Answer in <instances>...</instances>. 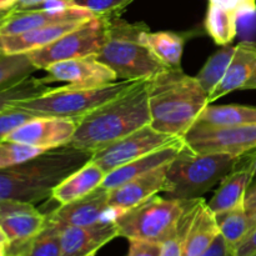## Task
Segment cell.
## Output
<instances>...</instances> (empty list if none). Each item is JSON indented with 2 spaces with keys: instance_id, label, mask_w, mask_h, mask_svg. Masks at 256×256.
I'll list each match as a JSON object with an SVG mask.
<instances>
[{
  "instance_id": "cell-24",
  "label": "cell",
  "mask_w": 256,
  "mask_h": 256,
  "mask_svg": "<svg viewBox=\"0 0 256 256\" xmlns=\"http://www.w3.org/2000/svg\"><path fill=\"white\" fill-rule=\"evenodd\" d=\"M139 39L164 66L180 68L185 45L182 35L172 32H152L145 29L140 32Z\"/></svg>"
},
{
  "instance_id": "cell-16",
  "label": "cell",
  "mask_w": 256,
  "mask_h": 256,
  "mask_svg": "<svg viewBox=\"0 0 256 256\" xmlns=\"http://www.w3.org/2000/svg\"><path fill=\"white\" fill-rule=\"evenodd\" d=\"M169 164L145 172L116 189L109 190V205L115 212V216L135 208L149 198L162 192Z\"/></svg>"
},
{
  "instance_id": "cell-46",
  "label": "cell",
  "mask_w": 256,
  "mask_h": 256,
  "mask_svg": "<svg viewBox=\"0 0 256 256\" xmlns=\"http://www.w3.org/2000/svg\"><path fill=\"white\" fill-rule=\"evenodd\" d=\"M250 225H252V230L256 228V212L252 216H250ZM252 230H250V232H252Z\"/></svg>"
},
{
  "instance_id": "cell-13",
  "label": "cell",
  "mask_w": 256,
  "mask_h": 256,
  "mask_svg": "<svg viewBox=\"0 0 256 256\" xmlns=\"http://www.w3.org/2000/svg\"><path fill=\"white\" fill-rule=\"evenodd\" d=\"M46 84L64 82L72 88H98L118 82L114 70L102 64L95 56L76 58L49 65L45 69Z\"/></svg>"
},
{
  "instance_id": "cell-45",
  "label": "cell",
  "mask_w": 256,
  "mask_h": 256,
  "mask_svg": "<svg viewBox=\"0 0 256 256\" xmlns=\"http://www.w3.org/2000/svg\"><path fill=\"white\" fill-rule=\"evenodd\" d=\"M252 89H256V69H255L254 74L252 75V78L248 80V82L245 84L244 89L242 90H252Z\"/></svg>"
},
{
  "instance_id": "cell-38",
  "label": "cell",
  "mask_w": 256,
  "mask_h": 256,
  "mask_svg": "<svg viewBox=\"0 0 256 256\" xmlns=\"http://www.w3.org/2000/svg\"><path fill=\"white\" fill-rule=\"evenodd\" d=\"M200 256H235V248L229 244L222 234H219L212 244Z\"/></svg>"
},
{
  "instance_id": "cell-34",
  "label": "cell",
  "mask_w": 256,
  "mask_h": 256,
  "mask_svg": "<svg viewBox=\"0 0 256 256\" xmlns=\"http://www.w3.org/2000/svg\"><path fill=\"white\" fill-rule=\"evenodd\" d=\"M32 118L35 116L30 112L14 106H10L5 109L4 112H0V142L6 140V138L16 128L32 120Z\"/></svg>"
},
{
  "instance_id": "cell-3",
  "label": "cell",
  "mask_w": 256,
  "mask_h": 256,
  "mask_svg": "<svg viewBox=\"0 0 256 256\" xmlns=\"http://www.w3.org/2000/svg\"><path fill=\"white\" fill-rule=\"evenodd\" d=\"M92 156V152L66 145L0 170V199H14L32 204L49 199L55 188L89 162Z\"/></svg>"
},
{
  "instance_id": "cell-23",
  "label": "cell",
  "mask_w": 256,
  "mask_h": 256,
  "mask_svg": "<svg viewBox=\"0 0 256 256\" xmlns=\"http://www.w3.org/2000/svg\"><path fill=\"white\" fill-rule=\"evenodd\" d=\"M105 172L100 166L90 160L80 169L62 180L52 192V199L59 205L69 204L78 199L92 194L102 186L105 179Z\"/></svg>"
},
{
  "instance_id": "cell-2",
  "label": "cell",
  "mask_w": 256,
  "mask_h": 256,
  "mask_svg": "<svg viewBox=\"0 0 256 256\" xmlns=\"http://www.w3.org/2000/svg\"><path fill=\"white\" fill-rule=\"evenodd\" d=\"M146 80H140L132 89L78 122L70 146L94 154L140 128L150 125Z\"/></svg>"
},
{
  "instance_id": "cell-1",
  "label": "cell",
  "mask_w": 256,
  "mask_h": 256,
  "mask_svg": "<svg viewBox=\"0 0 256 256\" xmlns=\"http://www.w3.org/2000/svg\"><path fill=\"white\" fill-rule=\"evenodd\" d=\"M150 126L184 138L208 104V94L196 78L180 68H165L146 80Z\"/></svg>"
},
{
  "instance_id": "cell-20",
  "label": "cell",
  "mask_w": 256,
  "mask_h": 256,
  "mask_svg": "<svg viewBox=\"0 0 256 256\" xmlns=\"http://www.w3.org/2000/svg\"><path fill=\"white\" fill-rule=\"evenodd\" d=\"M86 22L88 20H78V22H60V24L29 30V32L18 35L0 36V52L2 55L28 54L30 52L46 46L50 42L59 39L66 32L76 29Z\"/></svg>"
},
{
  "instance_id": "cell-6",
  "label": "cell",
  "mask_w": 256,
  "mask_h": 256,
  "mask_svg": "<svg viewBox=\"0 0 256 256\" xmlns=\"http://www.w3.org/2000/svg\"><path fill=\"white\" fill-rule=\"evenodd\" d=\"M140 80H118L98 88H72L70 85L49 89L32 99L12 102V106L34 116H50L78 122L122 92L132 89Z\"/></svg>"
},
{
  "instance_id": "cell-36",
  "label": "cell",
  "mask_w": 256,
  "mask_h": 256,
  "mask_svg": "<svg viewBox=\"0 0 256 256\" xmlns=\"http://www.w3.org/2000/svg\"><path fill=\"white\" fill-rule=\"evenodd\" d=\"M162 244L142 240H129L128 256H160Z\"/></svg>"
},
{
  "instance_id": "cell-25",
  "label": "cell",
  "mask_w": 256,
  "mask_h": 256,
  "mask_svg": "<svg viewBox=\"0 0 256 256\" xmlns=\"http://www.w3.org/2000/svg\"><path fill=\"white\" fill-rule=\"evenodd\" d=\"M256 108L246 105L208 104L194 125L204 128H229L255 124Z\"/></svg>"
},
{
  "instance_id": "cell-15",
  "label": "cell",
  "mask_w": 256,
  "mask_h": 256,
  "mask_svg": "<svg viewBox=\"0 0 256 256\" xmlns=\"http://www.w3.org/2000/svg\"><path fill=\"white\" fill-rule=\"evenodd\" d=\"M115 212L109 205V192L98 188L86 196L52 210L46 219L62 226H90L114 220Z\"/></svg>"
},
{
  "instance_id": "cell-11",
  "label": "cell",
  "mask_w": 256,
  "mask_h": 256,
  "mask_svg": "<svg viewBox=\"0 0 256 256\" xmlns=\"http://www.w3.org/2000/svg\"><path fill=\"white\" fill-rule=\"evenodd\" d=\"M46 225V215L34 204L14 199H0V226L10 242L8 254L15 252L36 236Z\"/></svg>"
},
{
  "instance_id": "cell-41",
  "label": "cell",
  "mask_w": 256,
  "mask_h": 256,
  "mask_svg": "<svg viewBox=\"0 0 256 256\" xmlns=\"http://www.w3.org/2000/svg\"><path fill=\"white\" fill-rule=\"evenodd\" d=\"M49 2H62L70 4L72 0H19V2H18V5L15 6V9H32V8H38L40 6V5Z\"/></svg>"
},
{
  "instance_id": "cell-48",
  "label": "cell",
  "mask_w": 256,
  "mask_h": 256,
  "mask_svg": "<svg viewBox=\"0 0 256 256\" xmlns=\"http://www.w3.org/2000/svg\"><path fill=\"white\" fill-rule=\"evenodd\" d=\"M9 12L10 10H8V12H0V22H2V20L4 19L8 14H9Z\"/></svg>"
},
{
  "instance_id": "cell-33",
  "label": "cell",
  "mask_w": 256,
  "mask_h": 256,
  "mask_svg": "<svg viewBox=\"0 0 256 256\" xmlns=\"http://www.w3.org/2000/svg\"><path fill=\"white\" fill-rule=\"evenodd\" d=\"M134 0H72V6L88 10L95 16H112Z\"/></svg>"
},
{
  "instance_id": "cell-37",
  "label": "cell",
  "mask_w": 256,
  "mask_h": 256,
  "mask_svg": "<svg viewBox=\"0 0 256 256\" xmlns=\"http://www.w3.org/2000/svg\"><path fill=\"white\" fill-rule=\"evenodd\" d=\"M212 2L222 5L226 9L232 10L238 15L254 14L256 12V0H210Z\"/></svg>"
},
{
  "instance_id": "cell-7",
  "label": "cell",
  "mask_w": 256,
  "mask_h": 256,
  "mask_svg": "<svg viewBox=\"0 0 256 256\" xmlns=\"http://www.w3.org/2000/svg\"><path fill=\"white\" fill-rule=\"evenodd\" d=\"M192 200L170 199L159 194L154 195L114 218L118 234L128 240L162 244L176 232L182 214Z\"/></svg>"
},
{
  "instance_id": "cell-29",
  "label": "cell",
  "mask_w": 256,
  "mask_h": 256,
  "mask_svg": "<svg viewBox=\"0 0 256 256\" xmlns=\"http://www.w3.org/2000/svg\"><path fill=\"white\" fill-rule=\"evenodd\" d=\"M220 234L229 244L236 246L252 230L250 218L248 216L244 206L235 208L228 212L215 214Z\"/></svg>"
},
{
  "instance_id": "cell-4",
  "label": "cell",
  "mask_w": 256,
  "mask_h": 256,
  "mask_svg": "<svg viewBox=\"0 0 256 256\" xmlns=\"http://www.w3.org/2000/svg\"><path fill=\"white\" fill-rule=\"evenodd\" d=\"M239 159L226 152H198L185 144L169 164L162 192L170 199H199L220 184Z\"/></svg>"
},
{
  "instance_id": "cell-47",
  "label": "cell",
  "mask_w": 256,
  "mask_h": 256,
  "mask_svg": "<svg viewBox=\"0 0 256 256\" xmlns=\"http://www.w3.org/2000/svg\"><path fill=\"white\" fill-rule=\"evenodd\" d=\"M0 256H8V249L2 245H0Z\"/></svg>"
},
{
  "instance_id": "cell-12",
  "label": "cell",
  "mask_w": 256,
  "mask_h": 256,
  "mask_svg": "<svg viewBox=\"0 0 256 256\" xmlns=\"http://www.w3.org/2000/svg\"><path fill=\"white\" fill-rule=\"evenodd\" d=\"M88 10L76 6L32 8V9H12L0 22V36L18 35L38 28L49 26L60 22L89 20L94 18Z\"/></svg>"
},
{
  "instance_id": "cell-32",
  "label": "cell",
  "mask_w": 256,
  "mask_h": 256,
  "mask_svg": "<svg viewBox=\"0 0 256 256\" xmlns=\"http://www.w3.org/2000/svg\"><path fill=\"white\" fill-rule=\"evenodd\" d=\"M42 152H45V150L32 145L10 142V140L0 142V170L34 159Z\"/></svg>"
},
{
  "instance_id": "cell-51",
  "label": "cell",
  "mask_w": 256,
  "mask_h": 256,
  "mask_svg": "<svg viewBox=\"0 0 256 256\" xmlns=\"http://www.w3.org/2000/svg\"><path fill=\"white\" fill-rule=\"evenodd\" d=\"M88 256H95V254H92V255H88Z\"/></svg>"
},
{
  "instance_id": "cell-28",
  "label": "cell",
  "mask_w": 256,
  "mask_h": 256,
  "mask_svg": "<svg viewBox=\"0 0 256 256\" xmlns=\"http://www.w3.org/2000/svg\"><path fill=\"white\" fill-rule=\"evenodd\" d=\"M60 230L62 226L54 222L46 219L44 229L12 254L22 256H62V242H60Z\"/></svg>"
},
{
  "instance_id": "cell-19",
  "label": "cell",
  "mask_w": 256,
  "mask_h": 256,
  "mask_svg": "<svg viewBox=\"0 0 256 256\" xmlns=\"http://www.w3.org/2000/svg\"><path fill=\"white\" fill-rule=\"evenodd\" d=\"M184 145L185 142L182 139L180 142H175V144L155 150V152H150V154L144 155V156L139 158V159L132 160V162L108 172L100 188L108 190V192L116 189V188L122 186L125 182H130L132 179H135V178L140 176V175L145 174V172H149L152 170L156 169V168L169 164L182 152Z\"/></svg>"
},
{
  "instance_id": "cell-31",
  "label": "cell",
  "mask_w": 256,
  "mask_h": 256,
  "mask_svg": "<svg viewBox=\"0 0 256 256\" xmlns=\"http://www.w3.org/2000/svg\"><path fill=\"white\" fill-rule=\"evenodd\" d=\"M50 88L48 86L44 79L38 78H28L22 82H18L14 86L0 92V112L12 106V102H20V100L32 99V98L42 95V92H48Z\"/></svg>"
},
{
  "instance_id": "cell-26",
  "label": "cell",
  "mask_w": 256,
  "mask_h": 256,
  "mask_svg": "<svg viewBox=\"0 0 256 256\" xmlns=\"http://www.w3.org/2000/svg\"><path fill=\"white\" fill-rule=\"evenodd\" d=\"M239 15L216 2H210L208 8L205 28L210 36L218 45H230L238 32Z\"/></svg>"
},
{
  "instance_id": "cell-14",
  "label": "cell",
  "mask_w": 256,
  "mask_h": 256,
  "mask_svg": "<svg viewBox=\"0 0 256 256\" xmlns=\"http://www.w3.org/2000/svg\"><path fill=\"white\" fill-rule=\"evenodd\" d=\"M76 130L72 120L50 116H35L14 130L6 140L32 145L39 149L52 150L70 144Z\"/></svg>"
},
{
  "instance_id": "cell-39",
  "label": "cell",
  "mask_w": 256,
  "mask_h": 256,
  "mask_svg": "<svg viewBox=\"0 0 256 256\" xmlns=\"http://www.w3.org/2000/svg\"><path fill=\"white\" fill-rule=\"evenodd\" d=\"M256 252V228L235 246V256H249Z\"/></svg>"
},
{
  "instance_id": "cell-22",
  "label": "cell",
  "mask_w": 256,
  "mask_h": 256,
  "mask_svg": "<svg viewBox=\"0 0 256 256\" xmlns=\"http://www.w3.org/2000/svg\"><path fill=\"white\" fill-rule=\"evenodd\" d=\"M256 69V42H242L235 46L234 55L224 78L209 96V102L235 92L242 90Z\"/></svg>"
},
{
  "instance_id": "cell-27",
  "label": "cell",
  "mask_w": 256,
  "mask_h": 256,
  "mask_svg": "<svg viewBox=\"0 0 256 256\" xmlns=\"http://www.w3.org/2000/svg\"><path fill=\"white\" fill-rule=\"evenodd\" d=\"M234 52L235 46H232V45L222 46V49L215 52L206 60L199 74L195 76L199 84L202 85V89H204V92L208 94V99L214 92V90L216 89L218 85L220 84V82L224 78L228 66H229L230 62L232 59Z\"/></svg>"
},
{
  "instance_id": "cell-5",
  "label": "cell",
  "mask_w": 256,
  "mask_h": 256,
  "mask_svg": "<svg viewBox=\"0 0 256 256\" xmlns=\"http://www.w3.org/2000/svg\"><path fill=\"white\" fill-rule=\"evenodd\" d=\"M144 24H132L119 18H108L106 39L96 59L108 65L120 80L150 79L165 68L139 36Z\"/></svg>"
},
{
  "instance_id": "cell-17",
  "label": "cell",
  "mask_w": 256,
  "mask_h": 256,
  "mask_svg": "<svg viewBox=\"0 0 256 256\" xmlns=\"http://www.w3.org/2000/svg\"><path fill=\"white\" fill-rule=\"evenodd\" d=\"M62 226V225H60ZM119 236L114 220L90 226H62V256H88Z\"/></svg>"
},
{
  "instance_id": "cell-9",
  "label": "cell",
  "mask_w": 256,
  "mask_h": 256,
  "mask_svg": "<svg viewBox=\"0 0 256 256\" xmlns=\"http://www.w3.org/2000/svg\"><path fill=\"white\" fill-rule=\"evenodd\" d=\"M182 139L184 138L164 134L155 130L150 125H145L128 136L112 142L109 146L95 152L92 156V162L102 168L105 174H108L132 160L175 144Z\"/></svg>"
},
{
  "instance_id": "cell-40",
  "label": "cell",
  "mask_w": 256,
  "mask_h": 256,
  "mask_svg": "<svg viewBox=\"0 0 256 256\" xmlns=\"http://www.w3.org/2000/svg\"><path fill=\"white\" fill-rule=\"evenodd\" d=\"M244 209L248 216H252L256 212V182H252L248 188L246 195H245Z\"/></svg>"
},
{
  "instance_id": "cell-18",
  "label": "cell",
  "mask_w": 256,
  "mask_h": 256,
  "mask_svg": "<svg viewBox=\"0 0 256 256\" xmlns=\"http://www.w3.org/2000/svg\"><path fill=\"white\" fill-rule=\"evenodd\" d=\"M220 234L215 214L202 198L195 199L184 234L182 256H200Z\"/></svg>"
},
{
  "instance_id": "cell-42",
  "label": "cell",
  "mask_w": 256,
  "mask_h": 256,
  "mask_svg": "<svg viewBox=\"0 0 256 256\" xmlns=\"http://www.w3.org/2000/svg\"><path fill=\"white\" fill-rule=\"evenodd\" d=\"M242 158H244V160L246 162V164L249 165L250 169H252V182H256V150H254V152H248V154H245V155H242Z\"/></svg>"
},
{
  "instance_id": "cell-30",
  "label": "cell",
  "mask_w": 256,
  "mask_h": 256,
  "mask_svg": "<svg viewBox=\"0 0 256 256\" xmlns=\"http://www.w3.org/2000/svg\"><path fill=\"white\" fill-rule=\"evenodd\" d=\"M36 68L26 54L2 55L0 56V92L14 86L32 76Z\"/></svg>"
},
{
  "instance_id": "cell-21",
  "label": "cell",
  "mask_w": 256,
  "mask_h": 256,
  "mask_svg": "<svg viewBox=\"0 0 256 256\" xmlns=\"http://www.w3.org/2000/svg\"><path fill=\"white\" fill-rule=\"evenodd\" d=\"M252 182V169L244 158L240 156L234 170L222 180L214 196L208 202V206L214 214L244 206L245 195Z\"/></svg>"
},
{
  "instance_id": "cell-43",
  "label": "cell",
  "mask_w": 256,
  "mask_h": 256,
  "mask_svg": "<svg viewBox=\"0 0 256 256\" xmlns=\"http://www.w3.org/2000/svg\"><path fill=\"white\" fill-rule=\"evenodd\" d=\"M19 0H0V12H8L14 9Z\"/></svg>"
},
{
  "instance_id": "cell-50",
  "label": "cell",
  "mask_w": 256,
  "mask_h": 256,
  "mask_svg": "<svg viewBox=\"0 0 256 256\" xmlns=\"http://www.w3.org/2000/svg\"><path fill=\"white\" fill-rule=\"evenodd\" d=\"M249 256H256V252H254V254H252V255H249Z\"/></svg>"
},
{
  "instance_id": "cell-49",
  "label": "cell",
  "mask_w": 256,
  "mask_h": 256,
  "mask_svg": "<svg viewBox=\"0 0 256 256\" xmlns=\"http://www.w3.org/2000/svg\"><path fill=\"white\" fill-rule=\"evenodd\" d=\"M8 256H22L20 254H8Z\"/></svg>"
},
{
  "instance_id": "cell-8",
  "label": "cell",
  "mask_w": 256,
  "mask_h": 256,
  "mask_svg": "<svg viewBox=\"0 0 256 256\" xmlns=\"http://www.w3.org/2000/svg\"><path fill=\"white\" fill-rule=\"evenodd\" d=\"M106 30L108 18L94 16L46 46L26 55L38 70H45L49 65L64 60L96 56L106 39Z\"/></svg>"
},
{
  "instance_id": "cell-10",
  "label": "cell",
  "mask_w": 256,
  "mask_h": 256,
  "mask_svg": "<svg viewBox=\"0 0 256 256\" xmlns=\"http://www.w3.org/2000/svg\"><path fill=\"white\" fill-rule=\"evenodd\" d=\"M184 142L198 152H226L242 156L256 150V122L229 128L192 125L184 136Z\"/></svg>"
},
{
  "instance_id": "cell-52",
  "label": "cell",
  "mask_w": 256,
  "mask_h": 256,
  "mask_svg": "<svg viewBox=\"0 0 256 256\" xmlns=\"http://www.w3.org/2000/svg\"><path fill=\"white\" fill-rule=\"evenodd\" d=\"M2 52H0V56H2Z\"/></svg>"
},
{
  "instance_id": "cell-35",
  "label": "cell",
  "mask_w": 256,
  "mask_h": 256,
  "mask_svg": "<svg viewBox=\"0 0 256 256\" xmlns=\"http://www.w3.org/2000/svg\"><path fill=\"white\" fill-rule=\"evenodd\" d=\"M194 202L195 199L189 205L186 212L182 214L179 225H178L176 232L172 236L168 238L165 242H162V252H160V256H182V242H184L185 229H186L188 220H189L190 209H192Z\"/></svg>"
},
{
  "instance_id": "cell-44",
  "label": "cell",
  "mask_w": 256,
  "mask_h": 256,
  "mask_svg": "<svg viewBox=\"0 0 256 256\" xmlns=\"http://www.w3.org/2000/svg\"><path fill=\"white\" fill-rule=\"evenodd\" d=\"M0 245H2V246H4V248H6L8 252H9L10 242H9V239H8L6 234H5L2 226H0Z\"/></svg>"
}]
</instances>
